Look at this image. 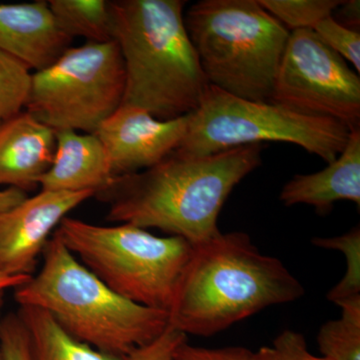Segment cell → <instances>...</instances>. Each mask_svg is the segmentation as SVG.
Returning a JSON list of instances; mask_svg holds the SVG:
<instances>
[{
  "label": "cell",
  "mask_w": 360,
  "mask_h": 360,
  "mask_svg": "<svg viewBox=\"0 0 360 360\" xmlns=\"http://www.w3.org/2000/svg\"><path fill=\"white\" fill-rule=\"evenodd\" d=\"M262 144L210 155L172 151L155 167L115 177L97 191L108 219L158 229L191 245L219 236L217 221L234 187L262 165Z\"/></svg>",
  "instance_id": "6da1fadb"
},
{
  "label": "cell",
  "mask_w": 360,
  "mask_h": 360,
  "mask_svg": "<svg viewBox=\"0 0 360 360\" xmlns=\"http://www.w3.org/2000/svg\"><path fill=\"white\" fill-rule=\"evenodd\" d=\"M304 292L283 262L260 252L248 233L220 232L193 246L168 310L169 326L186 335L212 336Z\"/></svg>",
  "instance_id": "7a4b0ae2"
},
{
  "label": "cell",
  "mask_w": 360,
  "mask_h": 360,
  "mask_svg": "<svg viewBox=\"0 0 360 360\" xmlns=\"http://www.w3.org/2000/svg\"><path fill=\"white\" fill-rule=\"evenodd\" d=\"M184 0L110 1L125 68L123 104L158 120L191 115L210 86L184 23Z\"/></svg>",
  "instance_id": "3957f363"
},
{
  "label": "cell",
  "mask_w": 360,
  "mask_h": 360,
  "mask_svg": "<svg viewBox=\"0 0 360 360\" xmlns=\"http://www.w3.org/2000/svg\"><path fill=\"white\" fill-rule=\"evenodd\" d=\"M37 274L13 288L20 307H34L73 338L127 357L169 326L168 312L125 300L87 269L53 232Z\"/></svg>",
  "instance_id": "277c9868"
},
{
  "label": "cell",
  "mask_w": 360,
  "mask_h": 360,
  "mask_svg": "<svg viewBox=\"0 0 360 360\" xmlns=\"http://www.w3.org/2000/svg\"><path fill=\"white\" fill-rule=\"evenodd\" d=\"M184 23L210 85L269 101L290 32L258 0H201Z\"/></svg>",
  "instance_id": "5b68a950"
},
{
  "label": "cell",
  "mask_w": 360,
  "mask_h": 360,
  "mask_svg": "<svg viewBox=\"0 0 360 360\" xmlns=\"http://www.w3.org/2000/svg\"><path fill=\"white\" fill-rule=\"evenodd\" d=\"M82 264L125 300L168 312L193 246L132 224L104 226L73 217L54 231Z\"/></svg>",
  "instance_id": "8992f818"
},
{
  "label": "cell",
  "mask_w": 360,
  "mask_h": 360,
  "mask_svg": "<svg viewBox=\"0 0 360 360\" xmlns=\"http://www.w3.org/2000/svg\"><path fill=\"white\" fill-rule=\"evenodd\" d=\"M352 131L338 120L270 101H248L210 84L200 106L188 115L186 135L175 150L202 156L262 142H288L328 165L342 153Z\"/></svg>",
  "instance_id": "52a82bcc"
},
{
  "label": "cell",
  "mask_w": 360,
  "mask_h": 360,
  "mask_svg": "<svg viewBox=\"0 0 360 360\" xmlns=\"http://www.w3.org/2000/svg\"><path fill=\"white\" fill-rule=\"evenodd\" d=\"M125 68L115 41L70 47L32 73L25 110L51 129L96 134L123 104Z\"/></svg>",
  "instance_id": "ba28073f"
},
{
  "label": "cell",
  "mask_w": 360,
  "mask_h": 360,
  "mask_svg": "<svg viewBox=\"0 0 360 360\" xmlns=\"http://www.w3.org/2000/svg\"><path fill=\"white\" fill-rule=\"evenodd\" d=\"M269 101L359 129V75L312 30L290 33Z\"/></svg>",
  "instance_id": "9c48e42d"
},
{
  "label": "cell",
  "mask_w": 360,
  "mask_h": 360,
  "mask_svg": "<svg viewBox=\"0 0 360 360\" xmlns=\"http://www.w3.org/2000/svg\"><path fill=\"white\" fill-rule=\"evenodd\" d=\"M94 198L92 191H41L0 212V272L30 277L61 220Z\"/></svg>",
  "instance_id": "30bf717a"
},
{
  "label": "cell",
  "mask_w": 360,
  "mask_h": 360,
  "mask_svg": "<svg viewBox=\"0 0 360 360\" xmlns=\"http://www.w3.org/2000/svg\"><path fill=\"white\" fill-rule=\"evenodd\" d=\"M188 115L158 120L148 111L122 104L96 130L110 158L115 177L155 167L179 148Z\"/></svg>",
  "instance_id": "8fae6325"
},
{
  "label": "cell",
  "mask_w": 360,
  "mask_h": 360,
  "mask_svg": "<svg viewBox=\"0 0 360 360\" xmlns=\"http://www.w3.org/2000/svg\"><path fill=\"white\" fill-rule=\"evenodd\" d=\"M49 1L0 4V49L30 70H45L70 47Z\"/></svg>",
  "instance_id": "7c38bea8"
},
{
  "label": "cell",
  "mask_w": 360,
  "mask_h": 360,
  "mask_svg": "<svg viewBox=\"0 0 360 360\" xmlns=\"http://www.w3.org/2000/svg\"><path fill=\"white\" fill-rule=\"evenodd\" d=\"M56 148V131L27 111L0 124V186L21 191L40 186Z\"/></svg>",
  "instance_id": "4fadbf2b"
},
{
  "label": "cell",
  "mask_w": 360,
  "mask_h": 360,
  "mask_svg": "<svg viewBox=\"0 0 360 360\" xmlns=\"http://www.w3.org/2000/svg\"><path fill=\"white\" fill-rule=\"evenodd\" d=\"M115 179L110 158L96 134L58 130L53 160L40 187L49 191H92L96 195Z\"/></svg>",
  "instance_id": "5bb4252c"
},
{
  "label": "cell",
  "mask_w": 360,
  "mask_h": 360,
  "mask_svg": "<svg viewBox=\"0 0 360 360\" xmlns=\"http://www.w3.org/2000/svg\"><path fill=\"white\" fill-rule=\"evenodd\" d=\"M279 200L285 206L307 205L326 214L336 201L360 205V129L352 130L342 153L328 167L296 174L283 186Z\"/></svg>",
  "instance_id": "9a60e30c"
},
{
  "label": "cell",
  "mask_w": 360,
  "mask_h": 360,
  "mask_svg": "<svg viewBox=\"0 0 360 360\" xmlns=\"http://www.w3.org/2000/svg\"><path fill=\"white\" fill-rule=\"evenodd\" d=\"M18 314L27 333L32 360H127L75 340L44 310L20 307Z\"/></svg>",
  "instance_id": "2e32d148"
},
{
  "label": "cell",
  "mask_w": 360,
  "mask_h": 360,
  "mask_svg": "<svg viewBox=\"0 0 360 360\" xmlns=\"http://www.w3.org/2000/svg\"><path fill=\"white\" fill-rule=\"evenodd\" d=\"M54 18L71 39L82 37L86 42L113 41L112 16L105 0H49Z\"/></svg>",
  "instance_id": "e0dca14e"
},
{
  "label": "cell",
  "mask_w": 360,
  "mask_h": 360,
  "mask_svg": "<svg viewBox=\"0 0 360 360\" xmlns=\"http://www.w3.org/2000/svg\"><path fill=\"white\" fill-rule=\"evenodd\" d=\"M338 305L340 319L326 322L319 329V350L331 360H360V296Z\"/></svg>",
  "instance_id": "ac0fdd59"
},
{
  "label": "cell",
  "mask_w": 360,
  "mask_h": 360,
  "mask_svg": "<svg viewBox=\"0 0 360 360\" xmlns=\"http://www.w3.org/2000/svg\"><path fill=\"white\" fill-rule=\"evenodd\" d=\"M32 79L27 66L0 49V124L26 108Z\"/></svg>",
  "instance_id": "d6986e66"
},
{
  "label": "cell",
  "mask_w": 360,
  "mask_h": 360,
  "mask_svg": "<svg viewBox=\"0 0 360 360\" xmlns=\"http://www.w3.org/2000/svg\"><path fill=\"white\" fill-rule=\"evenodd\" d=\"M290 32L314 30L333 15L342 0H258Z\"/></svg>",
  "instance_id": "ffe728a7"
},
{
  "label": "cell",
  "mask_w": 360,
  "mask_h": 360,
  "mask_svg": "<svg viewBox=\"0 0 360 360\" xmlns=\"http://www.w3.org/2000/svg\"><path fill=\"white\" fill-rule=\"evenodd\" d=\"M317 248L342 251L347 257V274L340 283L329 291L328 298L335 304L360 296V229L354 227L347 233L336 238H314Z\"/></svg>",
  "instance_id": "44dd1931"
},
{
  "label": "cell",
  "mask_w": 360,
  "mask_h": 360,
  "mask_svg": "<svg viewBox=\"0 0 360 360\" xmlns=\"http://www.w3.org/2000/svg\"><path fill=\"white\" fill-rule=\"evenodd\" d=\"M314 32L324 44L336 52L345 61L352 63L359 75L360 34L359 30H350L336 22L333 15L317 23Z\"/></svg>",
  "instance_id": "7402d4cb"
},
{
  "label": "cell",
  "mask_w": 360,
  "mask_h": 360,
  "mask_svg": "<svg viewBox=\"0 0 360 360\" xmlns=\"http://www.w3.org/2000/svg\"><path fill=\"white\" fill-rule=\"evenodd\" d=\"M0 340L4 360H32L27 333L18 312L4 316Z\"/></svg>",
  "instance_id": "603a6c76"
},
{
  "label": "cell",
  "mask_w": 360,
  "mask_h": 360,
  "mask_svg": "<svg viewBox=\"0 0 360 360\" xmlns=\"http://www.w3.org/2000/svg\"><path fill=\"white\" fill-rule=\"evenodd\" d=\"M186 340V335L169 326L155 340L134 350L129 356H127V359L174 360L175 349L182 341Z\"/></svg>",
  "instance_id": "cb8c5ba5"
},
{
  "label": "cell",
  "mask_w": 360,
  "mask_h": 360,
  "mask_svg": "<svg viewBox=\"0 0 360 360\" xmlns=\"http://www.w3.org/2000/svg\"><path fill=\"white\" fill-rule=\"evenodd\" d=\"M253 352L243 347L205 348L182 341L175 349L174 360H252Z\"/></svg>",
  "instance_id": "d4e9b609"
},
{
  "label": "cell",
  "mask_w": 360,
  "mask_h": 360,
  "mask_svg": "<svg viewBox=\"0 0 360 360\" xmlns=\"http://www.w3.org/2000/svg\"><path fill=\"white\" fill-rule=\"evenodd\" d=\"M271 348L277 360H331L315 356L309 352L302 333L290 329L277 335Z\"/></svg>",
  "instance_id": "484cf974"
},
{
  "label": "cell",
  "mask_w": 360,
  "mask_h": 360,
  "mask_svg": "<svg viewBox=\"0 0 360 360\" xmlns=\"http://www.w3.org/2000/svg\"><path fill=\"white\" fill-rule=\"evenodd\" d=\"M333 20L345 27L359 30L360 26L359 0H345L333 13Z\"/></svg>",
  "instance_id": "4316f807"
},
{
  "label": "cell",
  "mask_w": 360,
  "mask_h": 360,
  "mask_svg": "<svg viewBox=\"0 0 360 360\" xmlns=\"http://www.w3.org/2000/svg\"><path fill=\"white\" fill-rule=\"evenodd\" d=\"M25 198H27V193L20 191V189L11 188V187L0 189V212L13 207V205H18L20 201L25 200Z\"/></svg>",
  "instance_id": "83f0119b"
},
{
  "label": "cell",
  "mask_w": 360,
  "mask_h": 360,
  "mask_svg": "<svg viewBox=\"0 0 360 360\" xmlns=\"http://www.w3.org/2000/svg\"><path fill=\"white\" fill-rule=\"evenodd\" d=\"M32 277V276H30ZM30 277L8 276L0 272V291H6L8 288H15L25 283Z\"/></svg>",
  "instance_id": "f1b7e54d"
},
{
  "label": "cell",
  "mask_w": 360,
  "mask_h": 360,
  "mask_svg": "<svg viewBox=\"0 0 360 360\" xmlns=\"http://www.w3.org/2000/svg\"><path fill=\"white\" fill-rule=\"evenodd\" d=\"M252 360H277L271 347L259 348L257 352H253Z\"/></svg>",
  "instance_id": "f546056e"
},
{
  "label": "cell",
  "mask_w": 360,
  "mask_h": 360,
  "mask_svg": "<svg viewBox=\"0 0 360 360\" xmlns=\"http://www.w3.org/2000/svg\"><path fill=\"white\" fill-rule=\"evenodd\" d=\"M4 291H0V329H1L2 319H4ZM0 360H4V352H2L1 340H0Z\"/></svg>",
  "instance_id": "4dcf8cb0"
}]
</instances>
